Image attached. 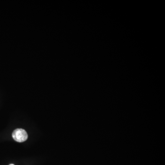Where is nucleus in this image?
<instances>
[{
  "label": "nucleus",
  "instance_id": "1",
  "mask_svg": "<svg viewBox=\"0 0 165 165\" xmlns=\"http://www.w3.org/2000/svg\"><path fill=\"white\" fill-rule=\"evenodd\" d=\"M12 136L15 141L20 143L25 141L28 137L26 131L21 128H18L13 131Z\"/></svg>",
  "mask_w": 165,
  "mask_h": 165
},
{
  "label": "nucleus",
  "instance_id": "2",
  "mask_svg": "<svg viewBox=\"0 0 165 165\" xmlns=\"http://www.w3.org/2000/svg\"><path fill=\"white\" fill-rule=\"evenodd\" d=\"M14 165V164H10V165Z\"/></svg>",
  "mask_w": 165,
  "mask_h": 165
}]
</instances>
